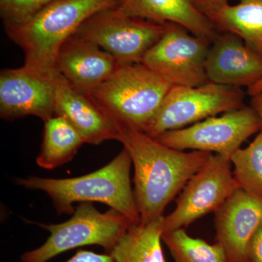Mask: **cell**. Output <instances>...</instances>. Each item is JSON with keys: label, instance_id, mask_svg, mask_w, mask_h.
<instances>
[{"label": "cell", "instance_id": "6da1fadb", "mask_svg": "<svg viewBox=\"0 0 262 262\" xmlns=\"http://www.w3.org/2000/svg\"><path fill=\"white\" fill-rule=\"evenodd\" d=\"M118 130V141L130 155L134 165V192L140 225H149L163 216L169 203L213 154L173 149L137 129Z\"/></svg>", "mask_w": 262, "mask_h": 262}, {"label": "cell", "instance_id": "7a4b0ae2", "mask_svg": "<svg viewBox=\"0 0 262 262\" xmlns=\"http://www.w3.org/2000/svg\"><path fill=\"white\" fill-rule=\"evenodd\" d=\"M117 5V0H53L24 23L5 27V32L23 50L24 68L52 78L63 43L87 19Z\"/></svg>", "mask_w": 262, "mask_h": 262}, {"label": "cell", "instance_id": "3957f363", "mask_svg": "<svg viewBox=\"0 0 262 262\" xmlns=\"http://www.w3.org/2000/svg\"><path fill=\"white\" fill-rule=\"evenodd\" d=\"M130 155L125 148L107 165L93 173L70 179L29 176L15 179L20 187L44 192L51 198L58 215H72L77 202H98L125 215L136 225L140 214L131 187Z\"/></svg>", "mask_w": 262, "mask_h": 262}, {"label": "cell", "instance_id": "277c9868", "mask_svg": "<svg viewBox=\"0 0 262 262\" xmlns=\"http://www.w3.org/2000/svg\"><path fill=\"white\" fill-rule=\"evenodd\" d=\"M173 86L144 63H127L87 95L117 128L144 132Z\"/></svg>", "mask_w": 262, "mask_h": 262}, {"label": "cell", "instance_id": "5b68a950", "mask_svg": "<svg viewBox=\"0 0 262 262\" xmlns=\"http://www.w3.org/2000/svg\"><path fill=\"white\" fill-rule=\"evenodd\" d=\"M133 224L113 208L101 213L92 203H80L63 223H36L50 232L49 237L39 247L24 252L20 262H47L66 251L87 246H100L108 253Z\"/></svg>", "mask_w": 262, "mask_h": 262}, {"label": "cell", "instance_id": "8992f818", "mask_svg": "<svg viewBox=\"0 0 262 262\" xmlns=\"http://www.w3.org/2000/svg\"><path fill=\"white\" fill-rule=\"evenodd\" d=\"M239 88L208 82L196 87L173 86L144 132L157 138L164 133L244 106Z\"/></svg>", "mask_w": 262, "mask_h": 262}, {"label": "cell", "instance_id": "52a82bcc", "mask_svg": "<svg viewBox=\"0 0 262 262\" xmlns=\"http://www.w3.org/2000/svg\"><path fill=\"white\" fill-rule=\"evenodd\" d=\"M260 130L258 114L251 106H244L155 139L173 149L214 152L230 159L245 141Z\"/></svg>", "mask_w": 262, "mask_h": 262}, {"label": "cell", "instance_id": "ba28073f", "mask_svg": "<svg viewBox=\"0 0 262 262\" xmlns=\"http://www.w3.org/2000/svg\"><path fill=\"white\" fill-rule=\"evenodd\" d=\"M165 29V24L125 16L114 8L92 15L75 34L97 45L121 64H127L141 63Z\"/></svg>", "mask_w": 262, "mask_h": 262}, {"label": "cell", "instance_id": "9c48e42d", "mask_svg": "<svg viewBox=\"0 0 262 262\" xmlns=\"http://www.w3.org/2000/svg\"><path fill=\"white\" fill-rule=\"evenodd\" d=\"M210 46L179 24H165L163 35L141 63L174 86L196 87L209 82L206 62Z\"/></svg>", "mask_w": 262, "mask_h": 262}, {"label": "cell", "instance_id": "30bf717a", "mask_svg": "<svg viewBox=\"0 0 262 262\" xmlns=\"http://www.w3.org/2000/svg\"><path fill=\"white\" fill-rule=\"evenodd\" d=\"M229 158L213 155L182 189L174 211L163 218V232L184 229L215 213L237 189Z\"/></svg>", "mask_w": 262, "mask_h": 262}, {"label": "cell", "instance_id": "8fae6325", "mask_svg": "<svg viewBox=\"0 0 262 262\" xmlns=\"http://www.w3.org/2000/svg\"><path fill=\"white\" fill-rule=\"evenodd\" d=\"M54 101L53 79L35 75L23 67L1 71L0 117L3 120L35 116L45 122L55 116Z\"/></svg>", "mask_w": 262, "mask_h": 262}, {"label": "cell", "instance_id": "7c38bea8", "mask_svg": "<svg viewBox=\"0 0 262 262\" xmlns=\"http://www.w3.org/2000/svg\"><path fill=\"white\" fill-rule=\"evenodd\" d=\"M214 213L215 241L227 262H249L250 244L262 223V201L239 188Z\"/></svg>", "mask_w": 262, "mask_h": 262}, {"label": "cell", "instance_id": "4fadbf2b", "mask_svg": "<svg viewBox=\"0 0 262 262\" xmlns=\"http://www.w3.org/2000/svg\"><path fill=\"white\" fill-rule=\"evenodd\" d=\"M206 72L209 82L249 89L262 80V58L241 38L223 32L210 46Z\"/></svg>", "mask_w": 262, "mask_h": 262}, {"label": "cell", "instance_id": "5bb4252c", "mask_svg": "<svg viewBox=\"0 0 262 262\" xmlns=\"http://www.w3.org/2000/svg\"><path fill=\"white\" fill-rule=\"evenodd\" d=\"M55 86V115L64 117L86 144L98 145L119 140L120 131L96 103L75 89L57 71L52 77Z\"/></svg>", "mask_w": 262, "mask_h": 262}, {"label": "cell", "instance_id": "9a60e30c", "mask_svg": "<svg viewBox=\"0 0 262 262\" xmlns=\"http://www.w3.org/2000/svg\"><path fill=\"white\" fill-rule=\"evenodd\" d=\"M121 65L97 45L74 34L58 52L57 71L75 89L89 94Z\"/></svg>", "mask_w": 262, "mask_h": 262}, {"label": "cell", "instance_id": "2e32d148", "mask_svg": "<svg viewBox=\"0 0 262 262\" xmlns=\"http://www.w3.org/2000/svg\"><path fill=\"white\" fill-rule=\"evenodd\" d=\"M115 9L125 16L160 24H179L211 44L220 34L211 20L189 0H117Z\"/></svg>", "mask_w": 262, "mask_h": 262}, {"label": "cell", "instance_id": "e0dca14e", "mask_svg": "<svg viewBox=\"0 0 262 262\" xmlns=\"http://www.w3.org/2000/svg\"><path fill=\"white\" fill-rule=\"evenodd\" d=\"M206 17L218 31L241 38L262 58V0H241L235 5H225Z\"/></svg>", "mask_w": 262, "mask_h": 262}, {"label": "cell", "instance_id": "ac0fdd59", "mask_svg": "<svg viewBox=\"0 0 262 262\" xmlns=\"http://www.w3.org/2000/svg\"><path fill=\"white\" fill-rule=\"evenodd\" d=\"M163 216L149 225L133 224L108 254L116 262H166L161 245Z\"/></svg>", "mask_w": 262, "mask_h": 262}, {"label": "cell", "instance_id": "d6986e66", "mask_svg": "<svg viewBox=\"0 0 262 262\" xmlns=\"http://www.w3.org/2000/svg\"><path fill=\"white\" fill-rule=\"evenodd\" d=\"M84 143L64 117L55 115L45 122L42 146L36 163L46 170L58 168L70 163Z\"/></svg>", "mask_w": 262, "mask_h": 262}, {"label": "cell", "instance_id": "ffe728a7", "mask_svg": "<svg viewBox=\"0 0 262 262\" xmlns=\"http://www.w3.org/2000/svg\"><path fill=\"white\" fill-rule=\"evenodd\" d=\"M162 241L175 262H227L220 245L191 237L183 228L163 232Z\"/></svg>", "mask_w": 262, "mask_h": 262}, {"label": "cell", "instance_id": "44dd1931", "mask_svg": "<svg viewBox=\"0 0 262 262\" xmlns=\"http://www.w3.org/2000/svg\"><path fill=\"white\" fill-rule=\"evenodd\" d=\"M230 160L239 189L262 201V132L247 147L236 151Z\"/></svg>", "mask_w": 262, "mask_h": 262}, {"label": "cell", "instance_id": "7402d4cb", "mask_svg": "<svg viewBox=\"0 0 262 262\" xmlns=\"http://www.w3.org/2000/svg\"><path fill=\"white\" fill-rule=\"evenodd\" d=\"M53 0H0V17L5 27L28 20Z\"/></svg>", "mask_w": 262, "mask_h": 262}, {"label": "cell", "instance_id": "603a6c76", "mask_svg": "<svg viewBox=\"0 0 262 262\" xmlns=\"http://www.w3.org/2000/svg\"><path fill=\"white\" fill-rule=\"evenodd\" d=\"M8 262V261H5ZM65 262H116L108 253L98 254L93 251L80 250Z\"/></svg>", "mask_w": 262, "mask_h": 262}, {"label": "cell", "instance_id": "cb8c5ba5", "mask_svg": "<svg viewBox=\"0 0 262 262\" xmlns=\"http://www.w3.org/2000/svg\"><path fill=\"white\" fill-rule=\"evenodd\" d=\"M248 258L249 262H262V223L251 239Z\"/></svg>", "mask_w": 262, "mask_h": 262}, {"label": "cell", "instance_id": "d4e9b609", "mask_svg": "<svg viewBox=\"0 0 262 262\" xmlns=\"http://www.w3.org/2000/svg\"><path fill=\"white\" fill-rule=\"evenodd\" d=\"M196 10L203 15L209 14L211 12L229 4L228 0H189Z\"/></svg>", "mask_w": 262, "mask_h": 262}, {"label": "cell", "instance_id": "484cf974", "mask_svg": "<svg viewBox=\"0 0 262 262\" xmlns=\"http://www.w3.org/2000/svg\"><path fill=\"white\" fill-rule=\"evenodd\" d=\"M251 106L256 112L259 117L260 122H261L260 132H262V92L251 96Z\"/></svg>", "mask_w": 262, "mask_h": 262}, {"label": "cell", "instance_id": "4316f807", "mask_svg": "<svg viewBox=\"0 0 262 262\" xmlns=\"http://www.w3.org/2000/svg\"><path fill=\"white\" fill-rule=\"evenodd\" d=\"M262 92V80L258 82L256 85L253 86L251 89H248V94L251 96H255Z\"/></svg>", "mask_w": 262, "mask_h": 262}]
</instances>
